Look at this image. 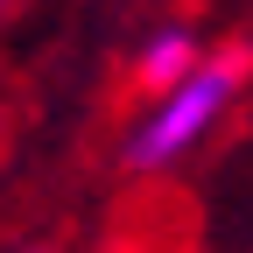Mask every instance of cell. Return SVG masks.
Wrapping results in <instances>:
<instances>
[{"label":"cell","mask_w":253,"mask_h":253,"mask_svg":"<svg viewBox=\"0 0 253 253\" xmlns=\"http://www.w3.org/2000/svg\"><path fill=\"white\" fill-rule=\"evenodd\" d=\"M28 253H49V246H28Z\"/></svg>","instance_id":"3"},{"label":"cell","mask_w":253,"mask_h":253,"mask_svg":"<svg viewBox=\"0 0 253 253\" xmlns=\"http://www.w3.org/2000/svg\"><path fill=\"white\" fill-rule=\"evenodd\" d=\"M246 78H253V56H246V49L197 56L183 78H169L162 91H155V106L134 120V134H126V162H134L141 176L176 169L183 155H190L218 120L232 113V99L246 91Z\"/></svg>","instance_id":"1"},{"label":"cell","mask_w":253,"mask_h":253,"mask_svg":"<svg viewBox=\"0 0 253 253\" xmlns=\"http://www.w3.org/2000/svg\"><path fill=\"white\" fill-rule=\"evenodd\" d=\"M197 56H204V42L190 36L183 21H162V28H155V36L134 49V78H141L148 91H162V84H169V78H183Z\"/></svg>","instance_id":"2"},{"label":"cell","mask_w":253,"mask_h":253,"mask_svg":"<svg viewBox=\"0 0 253 253\" xmlns=\"http://www.w3.org/2000/svg\"><path fill=\"white\" fill-rule=\"evenodd\" d=\"M0 7H7V0H0Z\"/></svg>","instance_id":"4"}]
</instances>
